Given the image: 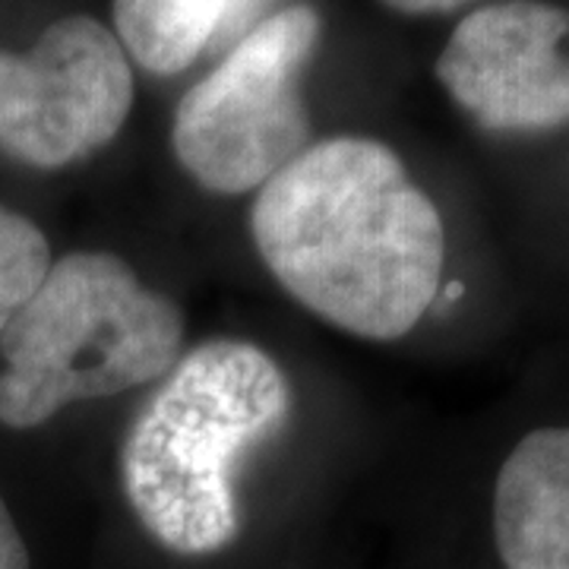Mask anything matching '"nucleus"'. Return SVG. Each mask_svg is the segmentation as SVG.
<instances>
[{"instance_id":"f257e3e1","label":"nucleus","mask_w":569,"mask_h":569,"mask_svg":"<svg viewBox=\"0 0 569 569\" xmlns=\"http://www.w3.org/2000/svg\"><path fill=\"white\" fill-rule=\"evenodd\" d=\"M250 231L276 282L358 339H402L443 288L437 206L389 146L367 137L307 146L260 187Z\"/></svg>"},{"instance_id":"f03ea898","label":"nucleus","mask_w":569,"mask_h":569,"mask_svg":"<svg viewBox=\"0 0 569 569\" xmlns=\"http://www.w3.org/2000/svg\"><path fill=\"white\" fill-rule=\"evenodd\" d=\"M291 415V383L263 348L212 339L178 358L133 418L121 481L140 526L162 548L206 557L238 529L234 475Z\"/></svg>"},{"instance_id":"7ed1b4c3","label":"nucleus","mask_w":569,"mask_h":569,"mask_svg":"<svg viewBox=\"0 0 569 569\" xmlns=\"http://www.w3.org/2000/svg\"><path fill=\"white\" fill-rule=\"evenodd\" d=\"M183 355L181 307L118 253L77 250L0 332V425L32 430L73 402L162 380Z\"/></svg>"},{"instance_id":"20e7f679","label":"nucleus","mask_w":569,"mask_h":569,"mask_svg":"<svg viewBox=\"0 0 569 569\" xmlns=\"http://www.w3.org/2000/svg\"><path fill=\"white\" fill-rule=\"evenodd\" d=\"M317 41V10L305 3L279 10L183 92L171 142L193 181L212 193L238 197L263 187L305 152L310 118L298 82Z\"/></svg>"},{"instance_id":"39448f33","label":"nucleus","mask_w":569,"mask_h":569,"mask_svg":"<svg viewBox=\"0 0 569 569\" xmlns=\"http://www.w3.org/2000/svg\"><path fill=\"white\" fill-rule=\"evenodd\" d=\"M133 108L118 36L92 17L51 22L26 51H0V152L54 171L99 152Z\"/></svg>"},{"instance_id":"423d86ee","label":"nucleus","mask_w":569,"mask_h":569,"mask_svg":"<svg viewBox=\"0 0 569 569\" xmlns=\"http://www.w3.org/2000/svg\"><path fill=\"white\" fill-rule=\"evenodd\" d=\"M437 80L497 133H538L569 121V10L541 0L468 13L437 58Z\"/></svg>"},{"instance_id":"0eeeda50","label":"nucleus","mask_w":569,"mask_h":569,"mask_svg":"<svg viewBox=\"0 0 569 569\" xmlns=\"http://www.w3.org/2000/svg\"><path fill=\"white\" fill-rule=\"evenodd\" d=\"M493 535L507 569H569V427L531 430L509 452Z\"/></svg>"},{"instance_id":"6e6552de","label":"nucleus","mask_w":569,"mask_h":569,"mask_svg":"<svg viewBox=\"0 0 569 569\" xmlns=\"http://www.w3.org/2000/svg\"><path fill=\"white\" fill-rule=\"evenodd\" d=\"M238 0H114V36L142 70L174 77L206 51Z\"/></svg>"},{"instance_id":"1a4fd4ad","label":"nucleus","mask_w":569,"mask_h":569,"mask_svg":"<svg viewBox=\"0 0 569 569\" xmlns=\"http://www.w3.org/2000/svg\"><path fill=\"white\" fill-rule=\"evenodd\" d=\"M51 269V247L41 228L0 206V332L39 291Z\"/></svg>"},{"instance_id":"9d476101","label":"nucleus","mask_w":569,"mask_h":569,"mask_svg":"<svg viewBox=\"0 0 569 569\" xmlns=\"http://www.w3.org/2000/svg\"><path fill=\"white\" fill-rule=\"evenodd\" d=\"M0 569H29V550L3 497H0Z\"/></svg>"},{"instance_id":"9b49d317","label":"nucleus","mask_w":569,"mask_h":569,"mask_svg":"<svg viewBox=\"0 0 569 569\" xmlns=\"http://www.w3.org/2000/svg\"><path fill=\"white\" fill-rule=\"evenodd\" d=\"M380 3H387L399 13H408V17H427V13H452L475 0H380Z\"/></svg>"},{"instance_id":"f8f14e48","label":"nucleus","mask_w":569,"mask_h":569,"mask_svg":"<svg viewBox=\"0 0 569 569\" xmlns=\"http://www.w3.org/2000/svg\"><path fill=\"white\" fill-rule=\"evenodd\" d=\"M462 291H466L462 284H459V282H449L447 288H443V298H447V301H456V298H462Z\"/></svg>"}]
</instances>
